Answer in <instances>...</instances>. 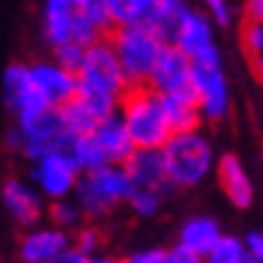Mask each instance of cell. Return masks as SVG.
<instances>
[{
  "label": "cell",
  "mask_w": 263,
  "mask_h": 263,
  "mask_svg": "<svg viewBox=\"0 0 263 263\" xmlns=\"http://www.w3.org/2000/svg\"><path fill=\"white\" fill-rule=\"evenodd\" d=\"M78 94L100 118L118 110L124 94L129 91V81L124 76V67L116 57L113 43L102 38L97 43L86 46L78 67Z\"/></svg>",
  "instance_id": "cell-1"
},
{
  "label": "cell",
  "mask_w": 263,
  "mask_h": 263,
  "mask_svg": "<svg viewBox=\"0 0 263 263\" xmlns=\"http://www.w3.org/2000/svg\"><path fill=\"white\" fill-rule=\"evenodd\" d=\"M161 153L172 191L199 188L215 175V166H218V151L204 129L175 132L161 148Z\"/></svg>",
  "instance_id": "cell-2"
},
{
  "label": "cell",
  "mask_w": 263,
  "mask_h": 263,
  "mask_svg": "<svg viewBox=\"0 0 263 263\" xmlns=\"http://www.w3.org/2000/svg\"><path fill=\"white\" fill-rule=\"evenodd\" d=\"M118 116L137 148H164L175 132L166 121L164 100L151 86H129L118 105Z\"/></svg>",
  "instance_id": "cell-3"
},
{
  "label": "cell",
  "mask_w": 263,
  "mask_h": 263,
  "mask_svg": "<svg viewBox=\"0 0 263 263\" xmlns=\"http://www.w3.org/2000/svg\"><path fill=\"white\" fill-rule=\"evenodd\" d=\"M107 41L113 43L129 86H148V78L166 46L161 32L151 25H116L107 32Z\"/></svg>",
  "instance_id": "cell-4"
},
{
  "label": "cell",
  "mask_w": 263,
  "mask_h": 263,
  "mask_svg": "<svg viewBox=\"0 0 263 263\" xmlns=\"http://www.w3.org/2000/svg\"><path fill=\"white\" fill-rule=\"evenodd\" d=\"M132 191H135V183H132L126 166L124 164H105L100 170L81 175L73 199L81 204L83 215L89 220H94V218H105L113 210L124 207L132 196Z\"/></svg>",
  "instance_id": "cell-5"
},
{
  "label": "cell",
  "mask_w": 263,
  "mask_h": 263,
  "mask_svg": "<svg viewBox=\"0 0 263 263\" xmlns=\"http://www.w3.org/2000/svg\"><path fill=\"white\" fill-rule=\"evenodd\" d=\"M65 137H67V129L62 124L59 107H46L41 113H32L27 118L14 121V126L6 135V145L8 151L19 153L22 159H27L32 164L41 156L57 153L62 148Z\"/></svg>",
  "instance_id": "cell-6"
},
{
  "label": "cell",
  "mask_w": 263,
  "mask_h": 263,
  "mask_svg": "<svg viewBox=\"0 0 263 263\" xmlns=\"http://www.w3.org/2000/svg\"><path fill=\"white\" fill-rule=\"evenodd\" d=\"M41 32L49 49H59V46H67V43H76L86 49V46L107 38L73 0H43L41 3Z\"/></svg>",
  "instance_id": "cell-7"
},
{
  "label": "cell",
  "mask_w": 263,
  "mask_h": 263,
  "mask_svg": "<svg viewBox=\"0 0 263 263\" xmlns=\"http://www.w3.org/2000/svg\"><path fill=\"white\" fill-rule=\"evenodd\" d=\"M191 91L196 94L204 124H223L231 116L234 97H231V81H229V73H226V65H223V54L194 59Z\"/></svg>",
  "instance_id": "cell-8"
},
{
  "label": "cell",
  "mask_w": 263,
  "mask_h": 263,
  "mask_svg": "<svg viewBox=\"0 0 263 263\" xmlns=\"http://www.w3.org/2000/svg\"><path fill=\"white\" fill-rule=\"evenodd\" d=\"M78 180H81L78 166L59 151L49 153V156H41L38 161L30 164V183L41 191L46 201L73 196Z\"/></svg>",
  "instance_id": "cell-9"
},
{
  "label": "cell",
  "mask_w": 263,
  "mask_h": 263,
  "mask_svg": "<svg viewBox=\"0 0 263 263\" xmlns=\"http://www.w3.org/2000/svg\"><path fill=\"white\" fill-rule=\"evenodd\" d=\"M3 100H6L8 113L14 116V121L51 107L43 100L38 86H35L30 65H25V62H14L3 70Z\"/></svg>",
  "instance_id": "cell-10"
},
{
  "label": "cell",
  "mask_w": 263,
  "mask_h": 263,
  "mask_svg": "<svg viewBox=\"0 0 263 263\" xmlns=\"http://www.w3.org/2000/svg\"><path fill=\"white\" fill-rule=\"evenodd\" d=\"M0 204H3V210L19 226H25V229L38 226L41 218L46 215V210H49L41 191L30 180H22V177H6L0 183Z\"/></svg>",
  "instance_id": "cell-11"
},
{
  "label": "cell",
  "mask_w": 263,
  "mask_h": 263,
  "mask_svg": "<svg viewBox=\"0 0 263 263\" xmlns=\"http://www.w3.org/2000/svg\"><path fill=\"white\" fill-rule=\"evenodd\" d=\"M172 46H177L183 54H188L191 59H204L212 54H220V46H218V25L204 14L201 8H191L183 25L177 27Z\"/></svg>",
  "instance_id": "cell-12"
},
{
  "label": "cell",
  "mask_w": 263,
  "mask_h": 263,
  "mask_svg": "<svg viewBox=\"0 0 263 263\" xmlns=\"http://www.w3.org/2000/svg\"><path fill=\"white\" fill-rule=\"evenodd\" d=\"M73 247V234L65 229H57L54 223L49 226H32L19 239V260L22 263H49L59 258L65 250Z\"/></svg>",
  "instance_id": "cell-13"
},
{
  "label": "cell",
  "mask_w": 263,
  "mask_h": 263,
  "mask_svg": "<svg viewBox=\"0 0 263 263\" xmlns=\"http://www.w3.org/2000/svg\"><path fill=\"white\" fill-rule=\"evenodd\" d=\"M30 73L43 100L51 107H62L78 94V76L57 62V59H38L30 62Z\"/></svg>",
  "instance_id": "cell-14"
},
{
  "label": "cell",
  "mask_w": 263,
  "mask_h": 263,
  "mask_svg": "<svg viewBox=\"0 0 263 263\" xmlns=\"http://www.w3.org/2000/svg\"><path fill=\"white\" fill-rule=\"evenodd\" d=\"M215 180H218L223 196L236 210H250L255 201V183L250 177L245 161L236 153H220L215 166Z\"/></svg>",
  "instance_id": "cell-15"
},
{
  "label": "cell",
  "mask_w": 263,
  "mask_h": 263,
  "mask_svg": "<svg viewBox=\"0 0 263 263\" xmlns=\"http://www.w3.org/2000/svg\"><path fill=\"white\" fill-rule=\"evenodd\" d=\"M191 70H194V59L188 54H183L177 46L166 43L156 67H153L151 78H148V86L159 94H172V91L191 89Z\"/></svg>",
  "instance_id": "cell-16"
},
{
  "label": "cell",
  "mask_w": 263,
  "mask_h": 263,
  "mask_svg": "<svg viewBox=\"0 0 263 263\" xmlns=\"http://www.w3.org/2000/svg\"><path fill=\"white\" fill-rule=\"evenodd\" d=\"M105 3L116 25H151L159 30L183 0H105Z\"/></svg>",
  "instance_id": "cell-17"
},
{
  "label": "cell",
  "mask_w": 263,
  "mask_h": 263,
  "mask_svg": "<svg viewBox=\"0 0 263 263\" xmlns=\"http://www.w3.org/2000/svg\"><path fill=\"white\" fill-rule=\"evenodd\" d=\"M124 166L137 188H156L161 194H170L172 191L161 148H137Z\"/></svg>",
  "instance_id": "cell-18"
},
{
  "label": "cell",
  "mask_w": 263,
  "mask_h": 263,
  "mask_svg": "<svg viewBox=\"0 0 263 263\" xmlns=\"http://www.w3.org/2000/svg\"><path fill=\"white\" fill-rule=\"evenodd\" d=\"M91 135H94V140L100 142V148H102V153L107 156L110 164H126L129 156L137 151L135 140L129 137V132H126V126L121 121V116H118V110L100 118Z\"/></svg>",
  "instance_id": "cell-19"
},
{
  "label": "cell",
  "mask_w": 263,
  "mask_h": 263,
  "mask_svg": "<svg viewBox=\"0 0 263 263\" xmlns=\"http://www.w3.org/2000/svg\"><path fill=\"white\" fill-rule=\"evenodd\" d=\"M220 236H223V229L212 215H191V218H185L180 223V229H177V242L175 245H180V247L204 258L210 250L218 245Z\"/></svg>",
  "instance_id": "cell-20"
},
{
  "label": "cell",
  "mask_w": 263,
  "mask_h": 263,
  "mask_svg": "<svg viewBox=\"0 0 263 263\" xmlns=\"http://www.w3.org/2000/svg\"><path fill=\"white\" fill-rule=\"evenodd\" d=\"M164 100V110H166V121H170L172 132H191V129H201L204 118H201L196 94L191 89L183 91H172V94H161Z\"/></svg>",
  "instance_id": "cell-21"
},
{
  "label": "cell",
  "mask_w": 263,
  "mask_h": 263,
  "mask_svg": "<svg viewBox=\"0 0 263 263\" xmlns=\"http://www.w3.org/2000/svg\"><path fill=\"white\" fill-rule=\"evenodd\" d=\"M59 153H65V156L78 166L81 175L110 164L107 156L102 153L100 142L94 140V135H70V132H67V137L62 142V148H59Z\"/></svg>",
  "instance_id": "cell-22"
},
{
  "label": "cell",
  "mask_w": 263,
  "mask_h": 263,
  "mask_svg": "<svg viewBox=\"0 0 263 263\" xmlns=\"http://www.w3.org/2000/svg\"><path fill=\"white\" fill-rule=\"evenodd\" d=\"M239 46H242V54L253 76L263 83V22L245 19L239 27Z\"/></svg>",
  "instance_id": "cell-23"
},
{
  "label": "cell",
  "mask_w": 263,
  "mask_h": 263,
  "mask_svg": "<svg viewBox=\"0 0 263 263\" xmlns=\"http://www.w3.org/2000/svg\"><path fill=\"white\" fill-rule=\"evenodd\" d=\"M59 116H62V124H65V129L70 132V135H91L97 121H100V116L94 113L81 97H73L70 102H65L62 107H59Z\"/></svg>",
  "instance_id": "cell-24"
},
{
  "label": "cell",
  "mask_w": 263,
  "mask_h": 263,
  "mask_svg": "<svg viewBox=\"0 0 263 263\" xmlns=\"http://www.w3.org/2000/svg\"><path fill=\"white\" fill-rule=\"evenodd\" d=\"M46 215H49V220L57 226V229H65V231H78L83 220H86V215H83L81 204L67 196V199H57V201H49V210H46Z\"/></svg>",
  "instance_id": "cell-25"
},
{
  "label": "cell",
  "mask_w": 263,
  "mask_h": 263,
  "mask_svg": "<svg viewBox=\"0 0 263 263\" xmlns=\"http://www.w3.org/2000/svg\"><path fill=\"white\" fill-rule=\"evenodd\" d=\"M204 263H250L245 239L234 234H223L218 239V245L204 255Z\"/></svg>",
  "instance_id": "cell-26"
},
{
  "label": "cell",
  "mask_w": 263,
  "mask_h": 263,
  "mask_svg": "<svg viewBox=\"0 0 263 263\" xmlns=\"http://www.w3.org/2000/svg\"><path fill=\"white\" fill-rule=\"evenodd\" d=\"M164 196L161 191L156 188H137L132 191V196L126 201V207L137 215V218H156V215L161 212V204H164Z\"/></svg>",
  "instance_id": "cell-27"
},
{
  "label": "cell",
  "mask_w": 263,
  "mask_h": 263,
  "mask_svg": "<svg viewBox=\"0 0 263 263\" xmlns=\"http://www.w3.org/2000/svg\"><path fill=\"white\" fill-rule=\"evenodd\" d=\"M73 247L78 250V253H83L86 258L97 255L100 247H102V231L97 229V226H86V223H83L78 231H73Z\"/></svg>",
  "instance_id": "cell-28"
},
{
  "label": "cell",
  "mask_w": 263,
  "mask_h": 263,
  "mask_svg": "<svg viewBox=\"0 0 263 263\" xmlns=\"http://www.w3.org/2000/svg\"><path fill=\"white\" fill-rule=\"evenodd\" d=\"M196 8L204 11L218 27H231L234 25V3L231 0H196Z\"/></svg>",
  "instance_id": "cell-29"
},
{
  "label": "cell",
  "mask_w": 263,
  "mask_h": 263,
  "mask_svg": "<svg viewBox=\"0 0 263 263\" xmlns=\"http://www.w3.org/2000/svg\"><path fill=\"white\" fill-rule=\"evenodd\" d=\"M83 46H76V43H67V46H59V49H51V59H57L62 67L73 70V73H78L81 67V59H83Z\"/></svg>",
  "instance_id": "cell-30"
},
{
  "label": "cell",
  "mask_w": 263,
  "mask_h": 263,
  "mask_svg": "<svg viewBox=\"0 0 263 263\" xmlns=\"http://www.w3.org/2000/svg\"><path fill=\"white\" fill-rule=\"evenodd\" d=\"M126 263H166V247H142L135 250Z\"/></svg>",
  "instance_id": "cell-31"
},
{
  "label": "cell",
  "mask_w": 263,
  "mask_h": 263,
  "mask_svg": "<svg viewBox=\"0 0 263 263\" xmlns=\"http://www.w3.org/2000/svg\"><path fill=\"white\" fill-rule=\"evenodd\" d=\"M245 247H247L250 260L263 263V231L260 229H253V231L245 234Z\"/></svg>",
  "instance_id": "cell-32"
},
{
  "label": "cell",
  "mask_w": 263,
  "mask_h": 263,
  "mask_svg": "<svg viewBox=\"0 0 263 263\" xmlns=\"http://www.w3.org/2000/svg\"><path fill=\"white\" fill-rule=\"evenodd\" d=\"M166 263H204V258L180 245H172V247H166Z\"/></svg>",
  "instance_id": "cell-33"
},
{
  "label": "cell",
  "mask_w": 263,
  "mask_h": 263,
  "mask_svg": "<svg viewBox=\"0 0 263 263\" xmlns=\"http://www.w3.org/2000/svg\"><path fill=\"white\" fill-rule=\"evenodd\" d=\"M245 19L263 22V0H245Z\"/></svg>",
  "instance_id": "cell-34"
},
{
  "label": "cell",
  "mask_w": 263,
  "mask_h": 263,
  "mask_svg": "<svg viewBox=\"0 0 263 263\" xmlns=\"http://www.w3.org/2000/svg\"><path fill=\"white\" fill-rule=\"evenodd\" d=\"M49 263H89V258L83 255V253H78L76 247H70V250H65L59 258H54V260H49Z\"/></svg>",
  "instance_id": "cell-35"
},
{
  "label": "cell",
  "mask_w": 263,
  "mask_h": 263,
  "mask_svg": "<svg viewBox=\"0 0 263 263\" xmlns=\"http://www.w3.org/2000/svg\"><path fill=\"white\" fill-rule=\"evenodd\" d=\"M89 263H126V258H116V255H105V253H97L91 255Z\"/></svg>",
  "instance_id": "cell-36"
},
{
  "label": "cell",
  "mask_w": 263,
  "mask_h": 263,
  "mask_svg": "<svg viewBox=\"0 0 263 263\" xmlns=\"http://www.w3.org/2000/svg\"><path fill=\"white\" fill-rule=\"evenodd\" d=\"M73 3H76V6H81V3H83V0H73Z\"/></svg>",
  "instance_id": "cell-37"
}]
</instances>
